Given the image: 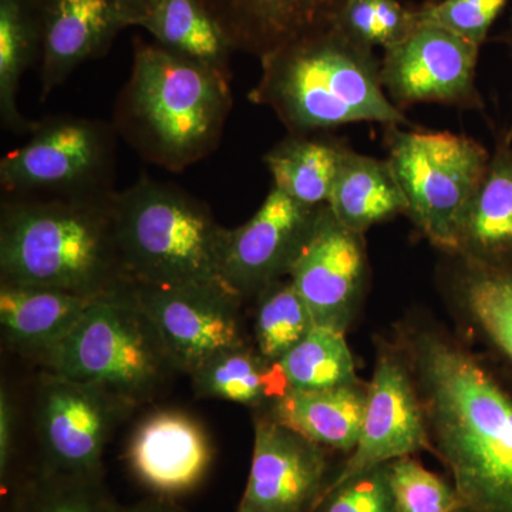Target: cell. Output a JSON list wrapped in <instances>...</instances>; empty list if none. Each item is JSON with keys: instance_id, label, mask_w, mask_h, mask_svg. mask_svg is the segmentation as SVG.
I'll return each mask as SVG.
<instances>
[{"instance_id": "1", "label": "cell", "mask_w": 512, "mask_h": 512, "mask_svg": "<svg viewBox=\"0 0 512 512\" xmlns=\"http://www.w3.org/2000/svg\"><path fill=\"white\" fill-rule=\"evenodd\" d=\"M397 348L426 416L433 454L471 512H512V370L426 325Z\"/></svg>"}, {"instance_id": "2", "label": "cell", "mask_w": 512, "mask_h": 512, "mask_svg": "<svg viewBox=\"0 0 512 512\" xmlns=\"http://www.w3.org/2000/svg\"><path fill=\"white\" fill-rule=\"evenodd\" d=\"M116 192L99 198L9 195L0 212V284L89 299L131 291L117 242Z\"/></svg>"}, {"instance_id": "3", "label": "cell", "mask_w": 512, "mask_h": 512, "mask_svg": "<svg viewBox=\"0 0 512 512\" xmlns=\"http://www.w3.org/2000/svg\"><path fill=\"white\" fill-rule=\"evenodd\" d=\"M232 106L227 77L136 37L111 123L144 161L183 173L220 147Z\"/></svg>"}, {"instance_id": "4", "label": "cell", "mask_w": 512, "mask_h": 512, "mask_svg": "<svg viewBox=\"0 0 512 512\" xmlns=\"http://www.w3.org/2000/svg\"><path fill=\"white\" fill-rule=\"evenodd\" d=\"M261 66L249 101L274 111L288 134L308 136L356 123L412 127L384 92L375 49L335 26L269 53Z\"/></svg>"}, {"instance_id": "5", "label": "cell", "mask_w": 512, "mask_h": 512, "mask_svg": "<svg viewBox=\"0 0 512 512\" xmlns=\"http://www.w3.org/2000/svg\"><path fill=\"white\" fill-rule=\"evenodd\" d=\"M114 218L133 286L227 285L221 276L227 228L190 192L141 175L127 190L116 192Z\"/></svg>"}, {"instance_id": "6", "label": "cell", "mask_w": 512, "mask_h": 512, "mask_svg": "<svg viewBox=\"0 0 512 512\" xmlns=\"http://www.w3.org/2000/svg\"><path fill=\"white\" fill-rule=\"evenodd\" d=\"M43 372L93 384L143 404L177 373L133 288L96 299L59 343L35 359Z\"/></svg>"}, {"instance_id": "7", "label": "cell", "mask_w": 512, "mask_h": 512, "mask_svg": "<svg viewBox=\"0 0 512 512\" xmlns=\"http://www.w3.org/2000/svg\"><path fill=\"white\" fill-rule=\"evenodd\" d=\"M387 160L407 201V217L433 247L450 254L458 218L483 181L491 153L451 131L384 127Z\"/></svg>"}, {"instance_id": "8", "label": "cell", "mask_w": 512, "mask_h": 512, "mask_svg": "<svg viewBox=\"0 0 512 512\" xmlns=\"http://www.w3.org/2000/svg\"><path fill=\"white\" fill-rule=\"evenodd\" d=\"M116 128L104 120L53 116L0 161V185L22 197L99 198L116 192Z\"/></svg>"}, {"instance_id": "9", "label": "cell", "mask_w": 512, "mask_h": 512, "mask_svg": "<svg viewBox=\"0 0 512 512\" xmlns=\"http://www.w3.org/2000/svg\"><path fill=\"white\" fill-rule=\"evenodd\" d=\"M136 407L103 387L42 372L35 409L39 458L30 473L101 476L111 434Z\"/></svg>"}, {"instance_id": "10", "label": "cell", "mask_w": 512, "mask_h": 512, "mask_svg": "<svg viewBox=\"0 0 512 512\" xmlns=\"http://www.w3.org/2000/svg\"><path fill=\"white\" fill-rule=\"evenodd\" d=\"M480 49L447 30L417 25L402 42L383 50L384 92L402 111L423 103L484 111L477 87Z\"/></svg>"}, {"instance_id": "11", "label": "cell", "mask_w": 512, "mask_h": 512, "mask_svg": "<svg viewBox=\"0 0 512 512\" xmlns=\"http://www.w3.org/2000/svg\"><path fill=\"white\" fill-rule=\"evenodd\" d=\"M134 301L156 328L175 370L190 376L222 350L244 345V299L227 285L133 286Z\"/></svg>"}, {"instance_id": "12", "label": "cell", "mask_w": 512, "mask_h": 512, "mask_svg": "<svg viewBox=\"0 0 512 512\" xmlns=\"http://www.w3.org/2000/svg\"><path fill=\"white\" fill-rule=\"evenodd\" d=\"M286 278L316 326L346 333L369 281L365 235L346 228L328 204L320 205Z\"/></svg>"}, {"instance_id": "13", "label": "cell", "mask_w": 512, "mask_h": 512, "mask_svg": "<svg viewBox=\"0 0 512 512\" xmlns=\"http://www.w3.org/2000/svg\"><path fill=\"white\" fill-rule=\"evenodd\" d=\"M423 451L433 453V447L412 373L396 345L394 349L382 345L369 383L359 440L330 484Z\"/></svg>"}, {"instance_id": "14", "label": "cell", "mask_w": 512, "mask_h": 512, "mask_svg": "<svg viewBox=\"0 0 512 512\" xmlns=\"http://www.w3.org/2000/svg\"><path fill=\"white\" fill-rule=\"evenodd\" d=\"M330 454L295 430L258 414L251 470L235 512H312L338 471Z\"/></svg>"}, {"instance_id": "15", "label": "cell", "mask_w": 512, "mask_h": 512, "mask_svg": "<svg viewBox=\"0 0 512 512\" xmlns=\"http://www.w3.org/2000/svg\"><path fill=\"white\" fill-rule=\"evenodd\" d=\"M319 207L303 205L271 187L251 220L225 229L221 249L225 284L245 301L286 278Z\"/></svg>"}, {"instance_id": "16", "label": "cell", "mask_w": 512, "mask_h": 512, "mask_svg": "<svg viewBox=\"0 0 512 512\" xmlns=\"http://www.w3.org/2000/svg\"><path fill=\"white\" fill-rule=\"evenodd\" d=\"M212 460L207 431L178 410H161L141 420L126 448L134 480L153 497L170 500L197 490L210 473Z\"/></svg>"}, {"instance_id": "17", "label": "cell", "mask_w": 512, "mask_h": 512, "mask_svg": "<svg viewBox=\"0 0 512 512\" xmlns=\"http://www.w3.org/2000/svg\"><path fill=\"white\" fill-rule=\"evenodd\" d=\"M238 52L258 57L333 28L349 0H200Z\"/></svg>"}, {"instance_id": "18", "label": "cell", "mask_w": 512, "mask_h": 512, "mask_svg": "<svg viewBox=\"0 0 512 512\" xmlns=\"http://www.w3.org/2000/svg\"><path fill=\"white\" fill-rule=\"evenodd\" d=\"M126 28L117 0H46L39 60L42 100L80 64L106 55Z\"/></svg>"}, {"instance_id": "19", "label": "cell", "mask_w": 512, "mask_h": 512, "mask_svg": "<svg viewBox=\"0 0 512 512\" xmlns=\"http://www.w3.org/2000/svg\"><path fill=\"white\" fill-rule=\"evenodd\" d=\"M444 255L440 282L468 328L512 370V261L481 264Z\"/></svg>"}, {"instance_id": "20", "label": "cell", "mask_w": 512, "mask_h": 512, "mask_svg": "<svg viewBox=\"0 0 512 512\" xmlns=\"http://www.w3.org/2000/svg\"><path fill=\"white\" fill-rule=\"evenodd\" d=\"M481 264L512 261V143L504 128L471 200L458 218L450 254Z\"/></svg>"}, {"instance_id": "21", "label": "cell", "mask_w": 512, "mask_h": 512, "mask_svg": "<svg viewBox=\"0 0 512 512\" xmlns=\"http://www.w3.org/2000/svg\"><path fill=\"white\" fill-rule=\"evenodd\" d=\"M369 384L326 390H289L261 416L284 424L330 453L346 457L355 450L365 417Z\"/></svg>"}, {"instance_id": "22", "label": "cell", "mask_w": 512, "mask_h": 512, "mask_svg": "<svg viewBox=\"0 0 512 512\" xmlns=\"http://www.w3.org/2000/svg\"><path fill=\"white\" fill-rule=\"evenodd\" d=\"M96 299L0 284V325L9 349L35 360L67 335Z\"/></svg>"}, {"instance_id": "23", "label": "cell", "mask_w": 512, "mask_h": 512, "mask_svg": "<svg viewBox=\"0 0 512 512\" xmlns=\"http://www.w3.org/2000/svg\"><path fill=\"white\" fill-rule=\"evenodd\" d=\"M330 210L346 228L365 235L382 222L406 215V197L389 160L346 151L332 194Z\"/></svg>"}, {"instance_id": "24", "label": "cell", "mask_w": 512, "mask_h": 512, "mask_svg": "<svg viewBox=\"0 0 512 512\" xmlns=\"http://www.w3.org/2000/svg\"><path fill=\"white\" fill-rule=\"evenodd\" d=\"M190 377L192 389L201 399L237 403L264 412L289 392L279 363L265 359L248 342L222 350Z\"/></svg>"}, {"instance_id": "25", "label": "cell", "mask_w": 512, "mask_h": 512, "mask_svg": "<svg viewBox=\"0 0 512 512\" xmlns=\"http://www.w3.org/2000/svg\"><path fill=\"white\" fill-rule=\"evenodd\" d=\"M350 148L329 136L288 134L264 156L272 187L308 207L328 204L333 185Z\"/></svg>"}, {"instance_id": "26", "label": "cell", "mask_w": 512, "mask_h": 512, "mask_svg": "<svg viewBox=\"0 0 512 512\" xmlns=\"http://www.w3.org/2000/svg\"><path fill=\"white\" fill-rule=\"evenodd\" d=\"M46 0H0V121L5 130L32 134L37 121L20 113V80L40 60Z\"/></svg>"}, {"instance_id": "27", "label": "cell", "mask_w": 512, "mask_h": 512, "mask_svg": "<svg viewBox=\"0 0 512 512\" xmlns=\"http://www.w3.org/2000/svg\"><path fill=\"white\" fill-rule=\"evenodd\" d=\"M141 28L174 55L232 80L231 56L235 49L200 0H164Z\"/></svg>"}, {"instance_id": "28", "label": "cell", "mask_w": 512, "mask_h": 512, "mask_svg": "<svg viewBox=\"0 0 512 512\" xmlns=\"http://www.w3.org/2000/svg\"><path fill=\"white\" fill-rule=\"evenodd\" d=\"M278 363L289 390L311 392L362 382L345 332L332 328L315 326Z\"/></svg>"}, {"instance_id": "29", "label": "cell", "mask_w": 512, "mask_h": 512, "mask_svg": "<svg viewBox=\"0 0 512 512\" xmlns=\"http://www.w3.org/2000/svg\"><path fill=\"white\" fill-rule=\"evenodd\" d=\"M116 501L101 476L37 473L10 494L8 512H113Z\"/></svg>"}, {"instance_id": "30", "label": "cell", "mask_w": 512, "mask_h": 512, "mask_svg": "<svg viewBox=\"0 0 512 512\" xmlns=\"http://www.w3.org/2000/svg\"><path fill=\"white\" fill-rule=\"evenodd\" d=\"M255 299V348L265 359L279 362L309 335L315 320L289 278L272 282Z\"/></svg>"}, {"instance_id": "31", "label": "cell", "mask_w": 512, "mask_h": 512, "mask_svg": "<svg viewBox=\"0 0 512 512\" xmlns=\"http://www.w3.org/2000/svg\"><path fill=\"white\" fill-rule=\"evenodd\" d=\"M333 26L360 45L386 50L406 39L417 20L399 0H349Z\"/></svg>"}, {"instance_id": "32", "label": "cell", "mask_w": 512, "mask_h": 512, "mask_svg": "<svg viewBox=\"0 0 512 512\" xmlns=\"http://www.w3.org/2000/svg\"><path fill=\"white\" fill-rule=\"evenodd\" d=\"M397 512H471L450 478L427 470L416 457L393 461Z\"/></svg>"}, {"instance_id": "33", "label": "cell", "mask_w": 512, "mask_h": 512, "mask_svg": "<svg viewBox=\"0 0 512 512\" xmlns=\"http://www.w3.org/2000/svg\"><path fill=\"white\" fill-rule=\"evenodd\" d=\"M510 0H427L414 8L417 25L436 26L483 46Z\"/></svg>"}, {"instance_id": "34", "label": "cell", "mask_w": 512, "mask_h": 512, "mask_svg": "<svg viewBox=\"0 0 512 512\" xmlns=\"http://www.w3.org/2000/svg\"><path fill=\"white\" fill-rule=\"evenodd\" d=\"M390 464L329 484L312 512H397Z\"/></svg>"}, {"instance_id": "35", "label": "cell", "mask_w": 512, "mask_h": 512, "mask_svg": "<svg viewBox=\"0 0 512 512\" xmlns=\"http://www.w3.org/2000/svg\"><path fill=\"white\" fill-rule=\"evenodd\" d=\"M16 416L12 397L5 386L0 389V483L3 494H10L15 484Z\"/></svg>"}, {"instance_id": "36", "label": "cell", "mask_w": 512, "mask_h": 512, "mask_svg": "<svg viewBox=\"0 0 512 512\" xmlns=\"http://www.w3.org/2000/svg\"><path fill=\"white\" fill-rule=\"evenodd\" d=\"M164 0H117L128 26H143Z\"/></svg>"}, {"instance_id": "37", "label": "cell", "mask_w": 512, "mask_h": 512, "mask_svg": "<svg viewBox=\"0 0 512 512\" xmlns=\"http://www.w3.org/2000/svg\"><path fill=\"white\" fill-rule=\"evenodd\" d=\"M113 512H188L177 503V500L170 498L150 497L138 501L136 504L120 505L117 504Z\"/></svg>"}, {"instance_id": "38", "label": "cell", "mask_w": 512, "mask_h": 512, "mask_svg": "<svg viewBox=\"0 0 512 512\" xmlns=\"http://www.w3.org/2000/svg\"><path fill=\"white\" fill-rule=\"evenodd\" d=\"M498 40H500L501 43H504L505 46L508 47V50H510V55L512 59V18L510 20V25H508L507 30L498 37ZM505 137H507V140L512 143V120L510 127L504 128Z\"/></svg>"}]
</instances>
